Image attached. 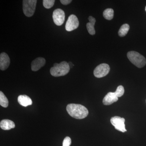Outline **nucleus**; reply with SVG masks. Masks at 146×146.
I'll return each instance as SVG.
<instances>
[{
    "instance_id": "nucleus-4",
    "label": "nucleus",
    "mask_w": 146,
    "mask_h": 146,
    "mask_svg": "<svg viewBox=\"0 0 146 146\" xmlns=\"http://www.w3.org/2000/svg\"><path fill=\"white\" fill-rule=\"evenodd\" d=\"M36 0H24L23 1V11L25 15L27 17L33 16L35 11Z\"/></svg>"
},
{
    "instance_id": "nucleus-18",
    "label": "nucleus",
    "mask_w": 146,
    "mask_h": 146,
    "mask_svg": "<svg viewBox=\"0 0 146 146\" xmlns=\"http://www.w3.org/2000/svg\"><path fill=\"white\" fill-rule=\"evenodd\" d=\"M54 3V0H44L43 1V5L45 8L50 9L53 6Z\"/></svg>"
},
{
    "instance_id": "nucleus-20",
    "label": "nucleus",
    "mask_w": 146,
    "mask_h": 146,
    "mask_svg": "<svg viewBox=\"0 0 146 146\" xmlns=\"http://www.w3.org/2000/svg\"><path fill=\"white\" fill-rule=\"evenodd\" d=\"M71 143H72V141H71L70 138L69 137H65L63 141V146H70Z\"/></svg>"
},
{
    "instance_id": "nucleus-1",
    "label": "nucleus",
    "mask_w": 146,
    "mask_h": 146,
    "mask_svg": "<svg viewBox=\"0 0 146 146\" xmlns=\"http://www.w3.org/2000/svg\"><path fill=\"white\" fill-rule=\"evenodd\" d=\"M66 110L70 116L78 119L86 118L89 114L87 108L80 104H70L67 106Z\"/></svg>"
},
{
    "instance_id": "nucleus-6",
    "label": "nucleus",
    "mask_w": 146,
    "mask_h": 146,
    "mask_svg": "<svg viewBox=\"0 0 146 146\" xmlns=\"http://www.w3.org/2000/svg\"><path fill=\"white\" fill-rule=\"evenodd\" d=\"M125 119L124 118L118 116L112 117L110 119V122L112 125L115 127V129L122 132L127 131L125 127Z\"/></svg>"
},
{
    "instance_id": "nucleus-11",
    "label": "nucleus",
    "mask_w": 146,
    "mask_h": 146,
    "mask_svg": "<svg viewBox=\"0 0 146 146\" xmlns=\"http://www.w3.org/2000/svg\"><path fill=\"white\" fill-rule=\"evenodd\" d=\"M118 98L115 92H109L103 100V103L105 105H110L117 101Z\"/></svg>"
},
{
    "instance_id": "nucleus-14",
    "label": "nucleus",
    "mask_w": 146,
    "mask_h": 146,
    "mask_svg": "<svg viewBox=\"0 0 146 146\" xmlns=\"http://www.w3.org/2000/svg\"><path fill=\"white\" fill-rule=\"evenodd\" d=\"M89 22L86 24V28L88 32L91 35H94L96 33V31L94 28L96 20L93 16H90L88 18Z\"/></svg>"
},
{
    "instance_id": "nucleus-23",
    "label": "nucleus",
    "mask_w": 146,
    "mask_h": 146,
    "mask_svg": "<svg viewBox=\"0 0 146 146\" xmlns=\"http://www.w3.org/2000/svg\"><path fill=\"white\" fill-rule=\"evenodd\" d=\"M145 10H146V8H145Z\"/></svg>"
},
{
    "instance_id": "nucleus-7",
    "label": "nucleus",
    "mask_w": 146,
    "mask_h": 146,
    "mask_svg": "<svg viewBox=\"0 0 146 146\" xmlns=\"http://www.w3.org/2000/svg\"><path fill=\"white\" fill-rule=\"evenodd\" d=\"M79 25V22L77 17L75 15L72 14L69 16L65 25V29L68 31H72L77 29Z\"/></svg>"
},
{
    "instance_id": "nucleus-15",
    "label": "nucleus",
    "mask_w": 146,
    "mask_h": 146,
    "mask_svg": "<svg viewBox=\"0 0 146 146\" xmlns=\"http://www.w3.org/2000/svg\"><path fill=\"white\" fill-rule=\"evenodd\" d=\"M129 30V25L127 24H124L121 26L119 31L118 32V34L119 36L121 37L125 36Z\"/></svg>"
},
{
    "instance_id": "nucleus-9",
    "label": "nucleus",
    "mask_w": 146,
    "mask_h": 146,
    "mask_svg": "<svg viewBox=\"0 0 146 146\" xmlns=\"http://www.w3.org/2000/svg\"><path fill=\"white\" fill-rule=\"evenodd\" d=\"M10 63L9 56L5 52L1 53L0 54V69L4 71L8 68Z\"/></svg>"
},
{
    "instance_id": "nucleus-16",
    "label": "nucleus",
    "mask_w": 146,
    "mask_h": 146,
    "mask_svg": "<svg viewBox=\"0 0 146 146\" xmlns=\"http://www.w3.org/2000/svg\"><path fill=\"white\" fill-rule=\"evenodd\" d=\"M114 11L113 9L111 8H108L106 9L103 12V16L106 19L111 20L114 17Z\"/></svg>"
},
{
    "instance_id": "nucleus-2",
    "label": "nucleus",
    "mask_w": 146,
    "mask_h": 146,
    "mask_svg": "<svg viewBox=\"0 0 146 146\" xmlns=\"http://www.w3.org/2000/svg\"><path fill=\"white\" fill-rule=\"evenodd\" d=\"M69 64L66 61H62L60 63H55L50 70L51 74L54 77H59L66 75L70 70Z\"/></svg>"
},
{
    "instance_id": "nucleus-22",
    "label": "nucleus",
    "mask_w": 146,
    "mask_h": 146,
    "mask_svg": "<svg viewBox=\"0 0 146 146\" xmlns=\"http://www.w3.org/2000/svg\"><path fill=\"white\" fill-rule=\"evenodd\" d=\"M68 64H69V66H70V68H72L73 66H74V65H73V63L72 62H70L68 63Z\"/></svg>"
},
{
    "instance_id": "nucleus-17",
    "label": "nucleus",
    "mask_w": 146,
    "mask_h": 146,
    "mask_svg": "<svg viewBox=\"0 0 146 146\" xmlns=\"http://www.w3.org/2000/svg\"><path fill=\"white\" fill-rule=\"evenodd\" d=\"M0 105L3 107H8V100L1 91H0Z\"/></svg>"
},
{
    "instance_id": "nucleus-21",
    "label": "nucleus",
    "mask_w": 146,
    "mask_h": 146,
    "mask_svg": "<svg viewBox=\"0 0 146 146\" xmlns=\"http://www.w3.org/2000/svg\"><path fill=\"white\" fill-rule=\"evenodd\" d=\"M60 3L64 5H68L72 2L71 0H60Z\"/></svg>"
},
{
    "instance_id": "nucleus-12",
    "label": "nucleus",
    "mask_w": 146,
    "mask_h": 146,
    "mask_svg": "<svg viewBox=\"0 0 146 146\" xmlns=\"http://www.w3.org/2000/svg\"><path fill=\"white\" fill-rule=\"evenodd\" d=\"M18 101L20 105L23 106L27 107L32 104L31 99L27 95H20L18 97Z\"/></svg>"
},
{
    "instance_id": "nucleus-10",
    "label": "nucleus",
    "mask_w": 146,
    "mask_h": 146,
    "mask_svg": "<svg viewBox=\"0 0 146 146\" xmlns=\"http://www.w3.org/2000/svg\"><path fill=\"white\" fill-rule=\"evenodd\" d=\"M46 60L42 57H38L35 59L31 63V70L33 71L36 72L39 70L45 65Z\"/></svg>"
},
{
    "instance_id": "nucleus-5",
    "label": "nucleus",
    "mask_w": 146,
    "mask_h": 146,
    "mask_svg": "<svg viewBox=\"0 0 146 146\" xmlns=\"http://www.w3.org/2000/svg\"><path fill=\"white\" fill-rule=\"evenodd\" d=\"M110 70L109 65L106 63H102L98 65L94 70V74L96 77L101 78L107 75Z\"/></svg>"
},
{
    "instance_id": "nucleus-13",
    "label": "nucleus",
    "mask_w": 146,
    "mask_h": 146,
    "mask_svg": "<svg viewBox=\"0 0 146 146\" xmlns=\"http://www.w3.org/2000/svg\"><path fill=\"white\" fill-rule=\"evenodd\" d=\"M0 127L3 130H10L15 127V124L11 120L4 119L0 123Z\"/></svg>"
},
{
    "instance_id": "nucleus-8",
    "label": "nucleus",
    "mask_w": 146,
    "mask_h": 146,
    "mask_svg": "<svg viewBox=\"0 0 146 146\" xmlns=\"http://www.w3.org/2000/svg\"><path fill=\"white\" fill-rule=\"evenodd\" d=\"M52 18L56 25L59 26L62 25L65 21V13L62 9H57L53 12Z\"/></svg>"
},
{
    "instance_id": "nucleus-19",
    "label": "nucleus",
    "mask_w": 146,
    "mask_h": 146,
    "mask_svg": "<svg viewBox=\"0 0 146 146\" xmlns=\"http://www.w3.org/2000/svg\"><path fill=\"white\" fill-rule=\"evenodd\" d=\"M124 88L123 87V86L120 85V86H118L117 90H116L115 93L118 98H119L122 96L124 94Z\"/></svg>"
},
{
    "instance_id": "nucleus-3",
    "label": "nucleus",
    "mask_w": 146,
    "mask_h": 146,
    "mask_svg": "<svg viewBox=\"0 0 146 146\" xmlns=\"http://www.w3.org/2000/svg\"><path fill=\"white\" fill-rule=\"evenodd\" d=\"M127 57L131 62L138 68H142L146 65L145 58L138 52H129Z\"/></svg>"
}]
</instances>
